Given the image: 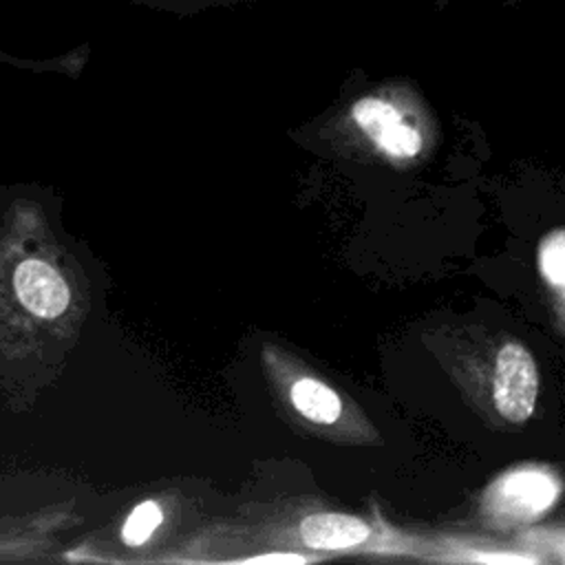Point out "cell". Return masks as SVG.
I'll return each mask as SVG.
<instances>
[{
    "label": "cell",
    "instance_id": "cell-1",
    "mask_svg": "<svg viewBox=\"0 0 565 565\" xmlns=\"http://www.w3.org/2000/svg\"><path fill=\"white\" fill-rule=\"evenodd\" d=\"M536 393L539 373L532 353L516 342H508L499 351L494 369V404L499 413L508 422H525L534 411Z\"/></svg>",
    "mask_w": 565,
    "mask_h": 565
},
{
    "label": "cell",
    "instance_id": "cell-2",
    "mask_svg": "<svg viewBox=\"0 0 565 565\" xmlns=\"http://www.w3.org/2000/svg\"><path fill=\"white\" fill-rule=\"evenodd\" d=\"M351 115L355 124L373 139L384 152L393 157H413L422 148L419 132L406 124L399 110L380 97H362L353 104Z\"/></svg>",
    "mask_w": 565,
    "mask_h": 565
},
{
    "label": "cell",
    "instance_id": "cell-3",
    "mask_svg": "<svg viewBox=\"0 0 565 565\" xmlns=\"http://www.w3.org/2000/svg\"><path fill=\"white\" fill-rule=\"evenodd\" d=\"M558 486L550 475L543 472H514L501 479L494 488L497 512L512 519L536 516L556 499Z\"/></svg>",
    "mask_w": 565,
    "mask_h": 565
},
{
    "label": "cell",
    "instance_id": "cell-4",
    "mask_svg": "<svg viewBox=\"0 0 565 565\" xmlns=\"http://www.w3.org/2000/svg\"><path fill=\"white\" fill-rule=\"evenodd\" d=\"M13 285L22 305L35 316L55 318L68 305L66 282L53 267L40 260H24L15 269Z\"/></svg>",
    "mask_w": 565,
    "mask_h": 565
},
{
    "label": "cell",
    "instance_id": "cell-5",
    "mask_svg": "<svg viewBox=\"0 0 565 565\" xmlns=\"http://www.w3.org/2000/svg\"><path fill=\"white\" fill-rule=\"evenodd\" d=\"M369 525L358 516L322 512L309 514L300 523V536L311 550H344L360 545L369 536Z\"/></svg>",
    "mask_w": 565,
    "mask_h": 565
},
{
    "label": "cell",
    "instance_id": "cell-6",
    "mask_svg": "<svg viewBox=\"0 0 565 565\" xmlns=\"http://www.w3.org/2000/svg\"><path fill=\"white\" fill-rule=\"evenodd\" d=\"M291 404L300 415L316 424H331L342 413V402L338 393L311 377L298 380L291 386Z\"/></svg>",
    "mask_w": 565,
    "mask_h": 565
},
{
    "label": "cell",
    "instance_id": "cell-7",
    "mask_svg": "<svg viewBox=\"0 0 565 565\" xmlns=\"http://www.w3.org/2000/svg\"><path fill=\"white\" fill-rule=\"evenodd\" d=\"M163 512L154 501H143L139 503L126 519L121 536L128 545H141L150 539V534L157 530V525L161 523Z\"/></svg>",
    "mask_w": 565,
    "mask_h": 565
},
{
    "label": "cell",
    "instance_id": "cell-8",
    "mask_svg": "<svg viewBox=\"0 0 565 565\" xmlns=\"http://www.w3.org/2000/svg\"><path fill=\"white\" fill-rule=\"evenodd\" d=\"M541 271L543 276L554 285L561 287L565 282V241H563V232L552 234L543 247H541Z\"/></svg>",
    "mask_w": 565,
    "mask_h": 565
},
{
    "label": "cell",
    "instance_id": "cell-9",
    "mask_svg": "<svg viewBox=\"0 0 565 565\" xmlns=\"http://www.w3.org/2000/svg\"><path fill=\"white\" fill-rule=\"evenodd\" d=\"M305 556L300 554H260L254 558H247V563H302Z\"/></svg>",
    "mask_w": 565,
    "mask_h": 565
}]
</instances>
